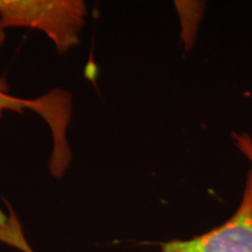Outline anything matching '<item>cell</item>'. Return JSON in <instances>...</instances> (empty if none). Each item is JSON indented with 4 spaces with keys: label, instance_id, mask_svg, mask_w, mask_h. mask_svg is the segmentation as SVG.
Returning a JSON list of instances; mask_svg holds the SVG:
<instances>
[{
    "label": "cell",
    "instance_id": "1",
    "mask_svg": "<svg viewBox=\"0 0 252 252\" xmlns=\"http://www.w3.org/2000/svg\"><path fill=\"white\" fill-rule=\"evenodd\" d=\"M87 5L81 0H0V23L35 28L49 36L60 54L80 42Z\"/></svg>",
    "mask_w": 252,
    "mask_h": 252
},
{
    "label": "cell",
    "instance_id": "2",
    "mask_svg": "<svg viewBox=\"0 0 252 252\" xmlns=\"http://www.w3.org/2000/svg\"><path fill=\"white\" fill-rule=\"evenodd\" d=\"M158 252H252V167L234 215L202 235L166 242Z\"/></svg>",
    "mask_w": 252,
    "mask_h": 252
},
{
    "label": "cell",
    "instance_id": "6",
    "mask_svg": "<svg viewBox=\"0 0 252 252\" xmlns=\"http://www.w3.org/2000/svg\"><path fill=\"white\" fill-rule=\"evenodd\" d=\"M5 30H6V28L2 26L1 23H0V47L4 45V42H5V39H6Z\"/></svg>",
    "mask_w": 252,
    "mask_h": 252
},
{
    "label": "cell",
    "instance_id": "5",
    "mask_svg": "<svg viewBox=\"0 0 252 252\" xmlns=\"http://www.w3.org/2000/svg\"><path fill=\"white\" fill-rule=\"evenodd\" d=\"M13 245H14V247L19 248V249H21V250H24L25 252H32L30 247H28L27 243H26V241H25V239H24V236L23 235L19 236V237L15 239V242H14Z\"/></svg>",
    "mask_w": 252,
    "mask_h": 252
},
{
    "label": "cell",
    "instance_id": "4",
    "mask_svg": "<svg viewBox=\"0 0 252 252\" xmlns=\"http://www.w3.org/2000/svg\"><path fill=\"white\" fill-rule=\"evenodd\" d=\"M232 140L236 149L252 163V135L245 132H234Z\"/></svg>",
    "mask_w": 252,
    "mask_h": 252
},
{
    "label": "cell",
    "instance_id": "3",
    "mask_svg": "<svg viewBox=\"0 0 252 252\" xmlns=\"http://www.w3.org/2000/svg\"><path fill=\"white\" fill-rule=\"evenodd\" d=\"M35 111L47 122L53 133L54 147L50 158V172L54 176H62L71 161V152L67 140V127L71 116L70 94L64 90H53L46 96L35 99H24L7 93L4 82L0 81V117L4 111Z\"/></svg>",
    "mask_w": 252,
    "mask_h": 252
}]
</instances>
